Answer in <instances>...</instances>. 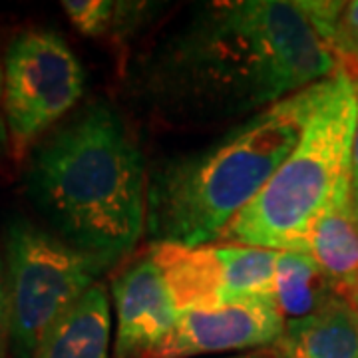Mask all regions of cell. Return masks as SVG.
<instances>
[{
  "label": "cell",
  "instance_id": "7402d4cb",
  "mask_svg": "<svg viewBox=\"0 0 358 358\" xmlns=\"http://www.w3.org/2000/svg\"><path fill=\"white\" fill-rule=\"evenodd\" d=\"M352 74L358 78V56L355 58V64H352Z\"/></svg>",
  "mask_w": 358,
  "mask_h": 358
},
{
  "label": "cell",
  "instance_id": "ba28073f",
  "mask_svg": "<svg viewBox=\"0 0 358 358\" xmlns=\"http://www.w3.org/2000/svg\"><path fill=\"white\" fill-rule=\"evenodd\" d=\"M115 358H152L171 334L179 313L152 255L140 257L112 285Z\"/></svg>",
  "mask_w": 358,
  "mask_h": 358
},
{
  "label": "cell",
  "instance_id": "7a4b0ae2",
  "mask_svg": "<svg viewBox=\"0 0 358 358\" xmlns=\"http://www.w3.org/2000/svg\"><path fill=\"white\" fill-rule=\"evenodd\" d=\"M173 58L199 94L241 110L268 108L345 70L303 0L211 4L179 38Z\"/></svg>",
  "mask_w": 358,
  "mask_h": 358
},
{
  "label": "cell",
  "instance_id": "2e32d148",
  "mask_svg": "<svg viewBox=\"0 0 358 358\" xmlns=\"http://www.w3.org/2000/svg\"><path fill=\"white\" fill-rule=\"evenodd\" d=\"M333 48L338 54L346 72L352 74V64L358 56V0L345 2V8L334 28Z\"/></svg>",
  "mask_w": 358,
  "mask_h": 358
},
{
  "label": "cell",
  "instance_id": "d6986e66",
  "mask_svg": "<svg viewBox=\"0 0 358 358\" xmlns=\"http://www.w3.org/2000/svg\"><path fill=\"white\" fill-rule=\"evenodd\" d=\"M4 56H0V150L8 143V131H6V120H4Z\"/></svg>",
  "mask_w": 358,
  "mask_h": 358
},
{
  "label": "cell",
  "instance_id": "6da1fadb",
  "mask_svg": "<svg viewBox=\"0 0 358 358\" xmlns=\"http://www.w3.org/2000/svg\"><path fill=\"white\" fill-rule=\"evenodd\" d=\"M28 187L66 243L108 265L140 241L145 167L122 120L103 103L86 106L40 143Z\"/></svg>",
  "mask_w": 358,
  "mask_h": 358
},
{
  "label": "cell",
  "instance_id": "ffe728a7",
  "mask_svg": "<svg viewBox=\"0 0 358 358\" xmlns=\"http://www.w3.org/2000/svg\"><path fill=\"white\" fill-rule=\"evenodd\" d=\"M209 358H271L268 352H245V355H233V357H209Z\"/></svg>",
  "mask_w": 358,
  "mask_h": 358
},
{
  "label": "cell",
  "instance_id": "30bf717a",
  "mask_svg": "<svg viewBox=\"0 0 358 358\" xmlns=\"http://www.w3.org/2000/svg\"><path fill=\"white\" fill-rule=\"evenodd\" d=\"M271 358H358V308L336 296L317 313L285 322Z\"/></svg>",
  "mask_w": 358,
  "mask_h": 358
},
{
  "label": "cell",
  "instance_id": "3957f363",
  "mask_svg": "<svg viewBox=\"0 0 358 358\" xmlns=\"http://www.w3.org/2000/svg\"><path fill=\"white\" fill-rule=\"evenodd\" d=\"M327 82L273 103L203 154L159 167L148 183L145 227L155 243L209 245L265 189L299 143Z\"/></svg>",
  "mask_w": 358,
  "mask_h": 358
},
{
  "label": "cell",
  "instance_id": "4fadbf2b",
  "mask_svg": "<svg viewBox=\"0 0 358 358\" xmlns=\"http://www.w3.org/2000/svg\"><path fill=\"white\" fill-rule=\"evenodd\" d=\"M345 296L310 253H279L275 275V301L282 317L301 319Z\"/></svg>",
  "mask_w": 358,
  "mask_h": 358
},
{
  "label": "cell",
  "instance_id": "8fae6325",
  "mask_svg": "<svg viewBox=\"0 0 358 358\" xmlns=\"http://www.w3.org/2000/svg\"><path fill=\"white\" fill-rule=\"evenodd\" d=\"M110 346V296L102 282H96L52 322L36 358H112Z\"/></svg>",
  "mask_w": 358,
  "mask_h": 358
},
{
  "label": "cell",
  "instance_id": "8992f818",
  "mask_svg": "<svg viewBox=\"0 0 358 358\" xmlns=\"http://www.w3.org/2000/svg\"><path fill=\"white\" fill-rule=\"evenodd\" d=\"M84 94L76 54L52 30H24L4 52V120L8 145L22 159L40 136Z\"/></svg>",
  "mask_w": 358,
  "mask_h": 358
},
{
  "label": "cell",
  "instance_id": "e0dca14e",
  "mask_svg": "<svg viewBox=\"0 0 358 358\" xmlns=\"http://www.w3.org/2000/svg\"><path fill=\"white\" fill-rule=\"evenodd\" d=\"M10 333H13V299L6 259L0 257V358L10 352Z\"/></svg>",
  "mask_w": 358,
  "mask_h": 358
},
{
  "label": "cell",
  "instance_id": "ac0fdd59",
  "mask_svg": "<svg viewBox=\"0 0 358 358\" xmlns=\"http://www.w3.org/2000/svg\"><path fill=\"white\" fill-rule=\"evenodd\" d=\"M350 193H352V201L358 207V124L352 141V157H350Z\"/></svg>",
  "mask_w": 358,
  "mask_h": 358
},
{
  "label": "cell",
  "instance_id": "5bb4252c",
  "mask_svg": "<svg viewBox=\"0 0 358 358\" xmlns=\"http://www.w3.org/2000/svg\"><path fill=\"white\" fill-rule=\"evenodd\" d=\"M223 267V305L275 296L279 251L247 245H219Z\"/></svg>",
  "mask_w": 358,
  "mask_h": 358
},
{
  "label": "cell",
  "instance_id": "44dd1931",
  "mask_svg": "<svg viewBox=\"0 0 358 358\" xmlns=\"http://www.w3.org/2000/svg\"><path fill=\"white\" fill-rule=\"evenodd\" d=\"M348 301H350V303H352V305H355V307L358 308V289H357V291H355V293L350 294V296H348Z\"/></svg>",
  "mask_w": 358,
  "mask_h": 358
},
{
  "label": "cell",
  "instance_id": "9c48e42d",
  "mask_svg": "<svg viewBox=\"0 0 358 358\" xmlns=\"http://www.w3.org/2000/svg\"><path fill=\"white\" fill-rule=\"evenodd\" d=\"M150 255L166 279L179 315L223 305L225 282L217 247L154 243Z\"/></svg>",
  "mask_w": 358,
  "mask_h": 358
},
{
  "label": "cell",
  "instance_id": "5b68a950",
  "mask_svg": "<svg viewBox=\"0 0 358 358\" xmlns=\"http://www.w3.org/2000/svg\"><path fill=\"white\" fill-rule=\"evenodd\" d=\"M13 299L10 357L36 358L52 322L76 303L108 263L28 221H14L6 239Z\"/></svg>",
  "mask_w": 358,
  "mask_h": 358
},
{
  "label": "cell",
  "instance_id": "277c9868",
  "mask_svg": "<svg viewBox=\"0 0 358 358\" xmlns=\"http://www.w3.org/2000/svg\"><path fill=\"white\" fill-rule=\"evenodd\" d=\"M358 124V78H329L303 136L265 189L221 233L227 245L308 253L310 233L334 199L350 189Z\"/></svg>",
  "mask_w": 358,
  "mask_h": 358
},
{
  "label": "cell",
  "instance_id": "52a82bcc",
  "mask_svg": "<svg viewBox=\"0 0 358 358\" xmlns=\"http://www.w3.org/2000/svg\"><path fill=\"white\" fill-rule=\"evenodd\" d=\"M285 322L275 296L181 313L171 334L152 358H201L271 348L282 334Z\"/></svg>",
  "mask_w": 358,
  "mask_h": 358
},
{
  "label": "cell",
  "instance_id": "9a60e30c",
  "mask_svg": "<svg viewBox=\"0 0 358 358\" xmlns=\"http://www.w3.org/2000/svg\"><path fill=\"white\" fill-rule=\"evenodd\" d=\"M143 4L110 2V0H66V16L86 36H103L117 24H128V18Z\"/></svg>",
  "mask_w": 358,
  "mask_h": 358
},
{
  "label": "cell",
  "instance_id": "7c38bea8",
  "mask_svg": "<svg viewBox=\"0 0 358 358\" xmlns=\"http://www.w3.org/2000/svg\"><path fill=\"white\" fill-rule=\"evenodd\" d=\"M308 253L346 299L358 289V207L350 189L320 215L310 233Z\"/></svg>",
  "mask_w": 358,
  "mask_h": 358
}]
</instances>
